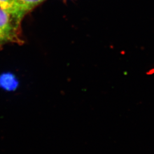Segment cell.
I'll return each instance as SVG.
<instances>
[{"mask_svg":"<svg viewBox=\"0 0 154 154\" xmlns=\"http://www.w3.org/2000/svg\"><path fill=\"white\" fill-rule=\"evenodd\" d=\"M21 20L0 8V45L19 42Z\"/></svg>","mask_w":154,"mask_h":154,"instance_id":"6da1fadb","label":"cell"},{"mask_svg":"<svg viewBox=\"0 0 154 154\" xmlns=\"http://www.w3.org/2000/svg\"><path fill=\"white\" fill-rule=\"evenodd\" d=\"M0 8L21 18L25 15L17 5L16 0H0Z\"/></svg>","mask_w":154,"mask_h":154,"instance_id":"7a4b0ae2","label":"cell"},{"mask_svg":"<svg viewBox=\"0 0 154 154\" xmlns=\"http://www.w3.org/2000/svg\"><path fill=\"white\" fill-rule=\"evenodd\" d=\"M45 0H16L22 13L25 14Z\"/></svg>","mask_w":154,"mask_h":154,"instance_id":"3957f363","label":"cell"}]
</instances>
